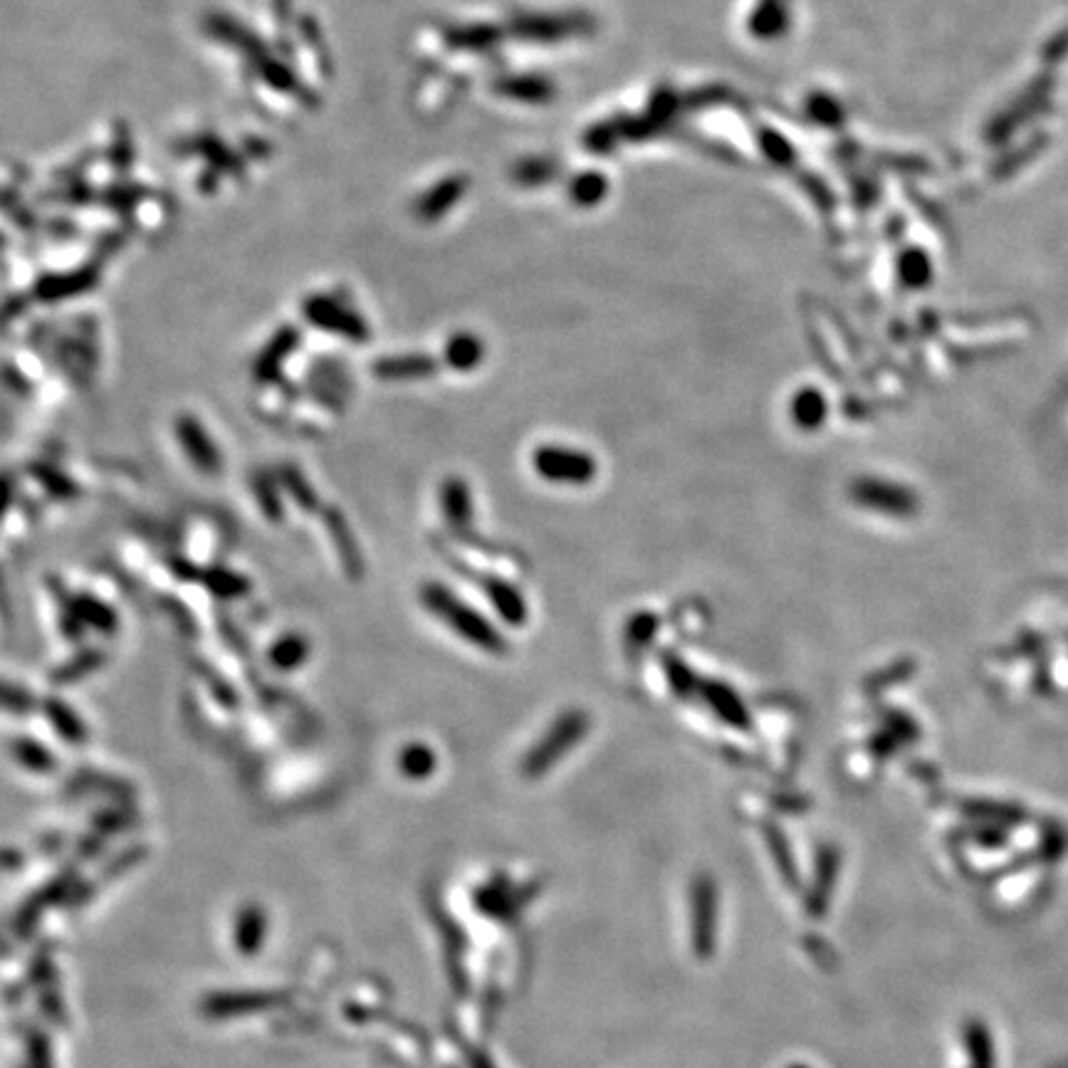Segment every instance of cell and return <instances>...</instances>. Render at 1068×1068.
<instances>
[{
    "mask_svg": "<svg viewBox=\"0 0 1068 1068\" xmlns=\"http://www.w3.org/2000/svg\"><path fill=\"white\" fill-rule=\"evenodd\" d=\"M179 441L183 445V451L189 453V458L198 465L201 470L213 473L220 468V455L216 451V445L208 439V433L203 431V425L193 419H181L179 425Z\"/></svg>",
    "mask_w": 1068,
    "mask_h": 1068,
    "instance_id": "277c9868",
    "label": "cell"
},
{
    "mask_svg": "<svg viewBox=\"0 0 1068 1068\" xmlns=\"http://www.w3.org/2000/svg\"><path fill=\"white\" fill-rule=\"evenodd\" d=\"M478 584L482 587L485 597L490 599V604L500 611V616L508 621V624L522 626L524 621H527V604H524L520 591L510 587L508 581L495 577H478Z\"/></svg>",
    "mask_w": 1068,
    "mask_h": 1068,
    "instance_id": "5b68a950",
    "label": "cell"
},
{
    "mask_svg": "<svg viewBox=\"0 0 1068 1068\" xmlns=\"http://www.w3.org/2000/svg\"><path fill=\"white\" fill-rule=\"evenodd\" d=\"M695 693H701L703 701L711 705L715 715L723 717L725 723L740 725V727L747 725V711L732 688H727L725 683H717V681H701L697 683Z\"/></svg>",
    "mask_w": 1068,
    "mask_h": 1068,
    "instance_id": "52a82bcc",
    "label": "cell"
},
{
    "mask_svg": "<svg viewBox=\"0 0 1068 1068\" xmlns=\"http://www.w3.org/2000/svg\"><path fill=\"white\" fill-rule=\"evenodd\" d=\"M789 413H792V421H794L796 429L817 431L819 425L827 421V413H829L827 398H823L819 388L804 386L794 394L792 404H789Z\"/></svg>",
    "mask_w": 1068,
    "mask_h": 1068,
    "instance_id": "ba28073f",
    "label": "cell"
},
{
    "mask_svg": "<svg viewBox=\"0 0 1068 1068\" xmlns=\"http://www.w3.org/2000/svg\"><path fill=\"white\" fill-rule=\"evenodd\" d=\"M663 671H666L668 683H671L681 695H688V693H695L697 691V683H701V681H697L691 668H688L681 658L666 656L663 658Z\"/></svg>",
    "mask_w": 1068,
    "mask_h": 1068,
    "instance_id": "7c38bea8",
    "label": "cell"
},
{
    "mask_svg": "<svg viewBox=\"0 0 1068 1068\" xmlns=\"http://www.w3.org/2000/svg\"><path fill=\"white\" fill-rule=\"evenodd\" d=\"M851 498L863 508L883 510V512H900L908 510L906 492L898 490L896 485L878 482V480H859L851 488Z\"/></svg>",
    "mask_w": 1068,
    "mask_h": 1068,
    "instance_id": "8992f818",
    "label": "cell"
},
{
    "mask_svg": "<svg viewBox=\"0 0 1068 1068\" xmlns=\"http://www.w3.org/2000/svg\"><path fill=\"white\" fill-rule=\"evenodd\" d=\"M404 764H406V770H429V764H431V752L425 750V747H411L409 752H406L404 757Z\"/></svg>",
    "mask_w": 1068,
    "mask_h": 1068,
    "instance_id": "5bb4252c",
    "label": "cell"
},
{
    "mask_svg": "<svg viewBox=\"0 0 1068 1068\" xmlns=\"http://www.w3.org/2000/svg\"><path fill=\"white\" fill-rule=\"evenodd\" d=\"M532 468L537 470L542 480L555 485H577V488H581V485L597 480L599 463L587 451L547 443L532 453Z\"/></svg>",
    "mask_w": 1068,
    "mask_h": 1068,
    "instance_id": "7a4b0ae2",
    "label": "cell"
},
{
    "mask_svg": "<svg viewBox=\"0 0 1068 1068\" xmlns=\"http://www.w3.org/2000/svg\"><path fill=\"white\" fill-rule=\"evenodd\" d=\"M485 346L478 337L473 334H458L453 337L448 346H445V362L458 372H473L475 366L482 364Z\"/></svg>",
    "mask_w": 1068,
    "mask_h": 1068,
    "instance_id": "30bf717a",
    "label": "cell"
},
{
    "mask_svg": "<svg viewBox=\"0 0 1068 1068\" xmlns=\"http://www.w3.org/2000/svg\"><path fill=\"white\" fill-rule=\"evenodd\" d=\"M374 372L386 382H413V378H429L435 372V362L425 356L384 359L374 366Z\"/></svg>",
    "mask_w": 1068,
    "mask_h": 1068,
    "instance_id": "9c48e42d",
    "label": "cell"
},
{
    "mask_svg": "<svg viewBox=\"0 0 1068 1068\" xmlns=\"http://www.w3.org/2000/svg\"><path fill=\"white\" fill-rule=\"evenodd\" d=\"M421 601L435 618H441L455 636L468 640L470 646H478L490 656L508 654V640L502 638L500 630L473 606L465 604L463 599L455 597L448 587L431 581L421 589Z\"/></svg>",
    "mask_w": 1068,
    "mask_h": 1068,
    "instance_id": "6da1fadb",
    "label": "cell"
},
{
    "mask_svg": "<svg viewBox=\"0 0 1068 1068\" xmlns=\"http://www.w3.org/2000/svg\"><path fill=\"white\" fill-rule=\"evenodd\" d=\"M443 510L448 514V520L455 524H463L470 520L473 500L470 490L463 480H448L443 488Z\"/></svg>",
    "mask_w": 1068,
    "mask_h": 1068,
    "instance_id": "8fae6325",
    "label": "cell"
},
{
    "mask_svg": "<svg viewBox=\"0 0 1068 1068\" xmlns=\"http://www.w3.org/2000/svg\"><path fill=\"white\" fill-rule=\"evenodd\" d=\"M589 730V717L584 711H567L559 720L549 727L545 740L530 754L527 770H545V766L565 754L567 747L577 745Z\"/></svg>",
    "mask_w": 1068,
    "mask_h": 1068,
    "instance_id": "3957f363",
    "label": "cell"
},
{
    "mask_svg": "<svg viewBox=\"0 0 1068 1068\" xmlns=\"http://www.w3.org/2000/svg\"><path fill=\"white\" fill-rule=\"evenodd\" d=\"M273 663L280 666V668H285V671H289V668H295L303 663V660L307 658V644L299 636H289V638H283L280 644H275L273 648Z\"/></svg>",
    "mask_w": 1068,
    "mask_h": 1068,
    "instance_id": "4fadbf2b",
    "label": "cell"
}]
</instances>
